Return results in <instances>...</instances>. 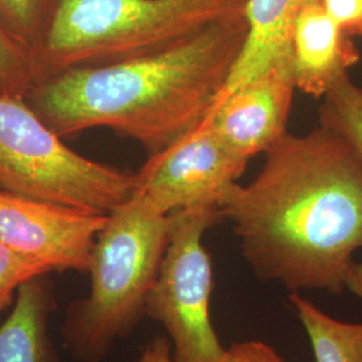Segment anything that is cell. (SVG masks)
Here are the masks:
<instances>
[{"label": "cell", "instance_id": "obj_8", "mask_svg": "<svg viewBox=\"0 0 362 362\" xmlns=\"http://www.w3.org/2000/svg\"><path fill=\"white\" fill-rule=\"evenodd\" d=\"M107 215L0 189V242L49 272H89Z\"/></svg>", "mask_w": 362, "mask_h": 362}, {"label": "cell", "instance_id": "obj_3", "mask_svg": "<svg viewBox=\"0 0 362 362\" xmlns=\"http://www.w3.org/2000/svg\"><path fill=\"white\" fill-rule=\"evenodd\" d=\"M246 3L57 0L46 33L33 52L39 83L66 70L109 65L165 50L206 27L245 13Z\"/></svg>", "mask_w": 362, "mask_h": 362}, {"label": "cell", "instance_id": "obj_4", "mask_svg": "<svg viewBox=\"0 0 362 362\" xmlns=\"http://www.w3.org/2000/svg\"><path fill=\"white\" fill-rule=\"evenodd\" d=\"M168 231L169 215L136 194L107 215L93 250L90 296L78 314L82 349L100 354L137 322L160 270Z\"/></svg>", "mask_w": 362, "mask_h": 362}, {"label": "cell", "instance_id": "obj_7", "mask_svg": "<svg viewBox=\"0 0 362 362\" xmlns=\"http://www.w3.org/2000/svg\"><path fill=\"white\" fill-rule=\"evenodd\" d=\"M248 160L236 155L204 118L148 158L134 175V192L160 212L218 206L243 175Z\"/></svg>", "mask_w": 362, "mask_h": 362}, {"label": "cell", "instance_id": "obj_19", "mask_svg": "<svg viewBox=\"0 0 362 362\" xmlns=\"http://www.w3.org/2000/svg\"><path fill=\"white\" fill-rule=\"evenodd\" d=\"M216 362H285L276 350L263 341H243L224 350Z\"/></svg>", "mask_w": 362, "mask_h": 362}, {"label": "cell", "instance_id": "obj_10", "mask_svg": "<svg viewBox=\"0 0 362 362\" xmlns=\"http://www.w3.org/2000/svg\"><path fill=\"white\" fill-rule=\"evenodd\" d=\"M361 59L353 38L314 0L298 13L291 39V71L297 90L322 100Z\"/></svg>", "mask_w": 362, "mask_h": 362}, {"label": "cell", "instance_id": "obj_2", "mask_svg": "<svg viewBox=\"0 0 362 362\" xmlns=\"http://www.w3.org/2000/svg\"><path fill=\"white\" fill-rule=\"evenodd\" d=\"M246 35L245 13H238L161 52L66 70L26 100L62 139L107 128L153 155L207 115Z\"/></svg>", "mask_w": 362, "mask_h": 362}, {"label": "cell", "instance_id": "obj_9", "mask_svg": "<svg viewBox=\"0 0 362 362\" xmlns=\"http://www.w3.org/2000/svg\"><path fill=\"white\" fill-rule=\"evenodd\" d=\"M296 90L291 70L272 67L211 106L204 119L231 151L250 161L287 133Z\"/></svg>", "mask_w": 362, "mask_h": 362}, {"label": "cell", "instance_id": "obj_5", "mask_svg": "<svg viewBox=\"0 0 362 362\" xmlns=\"http://www.w3.org/2000/svg\"><path fill=\"white\" fill-rule=\"evenodd\" d=\"M0 189L107 215L133 196L134 175L74 152L26 98L0 94Z\"/></svg>", "mask_w": 362, "mask_h": 362}, {"label": "cell", "instance_id": "obj_6", "mask_svg": "<svg viewBox=\"0 0 362 362\" xmlns=\"http://www.w3.org/2000/svg\"><path fill=\"white\" fill-rule=\"evenodd\" d=\"M223 220L218 206L169 214L168 242L145 313L165 327L173 362H216L224 353L211 324L212 263L203 238Z\"/></svg>", "mask_w": 362, "mask_h": 362}, {"label": "cell", "instance_id": "obj_13", "mask_svg": "<svg viewBox=\"0 0 362 362\" xmlns=\"http://www.w3.org/2000/svg\"><path fill=\"white\" fill-rule=\"evenodd\" d=\"M42 313L37 286H21L13 313L0 327V362H42Z\"/></svg>", "mask_w": 362, "mask_h": 362}, {"label": "cell", "instance_id": "obj_11", "mask_svg": "<svg viewBox=\"0 0 362 362\" xmlns=\"http://www.w3.org/2000/svg\"><path fill=\"white\" fill-rule=\"evenodd\" d=\"M311 1L314 0H247L246 40L212 106L272 67L291 70L294 23L298 13Z\"/></svg>", "mask_w": 362, "mask_h": 362}, {"label": "cell", "instance_id": "obj_16", "mask_svg": "<svg viewBox=\"0 0 362 362\" xmlns=\"http://www.w3.org/2000/svg\"><path fill=\"white\" fill-rule=\"evenodd\" d=\"M52 10L50 0H0V21L34 52L49 26Z\"/></svg>", "mask_w": 362, "mask_h": 362}, {"label": "cell", "instance_id": "obj_14", "mask_svg": "<svg viewBox=\"0 0 362 362\" xmlns=\"http://www.w3.org/2000/svg\"><path fill=\"white\" fill-rule=\"evenodd\" d=\"M318 109L320 127L333 130L357 151L362 158V88L350 76L329 91Z\"/></svg>", "mask_w": 362, "mask_h": 362}, {"label": "cell", "instance_id": "obj_21", "mask_svg": "<svg viewBox=\"0 0 362 362\" xmlns=\"http://www.w3.org/2000/svg\"><path fill=\"white\" fill-rule=\"evenodd\" d=\"M346 290L362 299V263H354L348 279Z\"/></svg>", "mask_w": 362, "mask_h": 362}, {"label": "cell", "instance_id": "obj_20", "mask_svg": "<svg viewBox=\"0 0 362 362\" xmlns=\"http://www.w3.org/2000/svg\"><path fill=\"white\" fill-rule=\"evenodd\" d=\"M139 362H173L170 344L165 338H156L144 350Z\"/></svg>", "mask_w": 362, "mask_h": 362}, {"label": "cell", "instance_id": "obj_17", "mask_svg": "<svg viewBox=\"0 0 362 362\" xmlns=\"http://www.w3.org/2000/svg\"><path fill=\"white\" fill-rule=\"evenodd\" d=\"M46 272L49 270L42 264L19 255L0 242V311L11 300L15 288Z\"/></svg>", "mask_w": 362, "mask_h": 362}, {"label": "cell", "instance_id": "obj_12", "mask_svg": "<svg viewBox=\"0 0 362 362\" xmlns=\"http://www.w3.org/2000/svg\"><path fill=\"white\" fill-rule=\"evenodd\" d=\"M288 298L309 336L315 362H362V322L336 320L298 293Z\"/></svg>", "mask_w": 362, "mask_h": 362}, {"label": "cell", "instance_id": "obj_1", "mask_svg": "<svg viewBox=\"0 0 362 362\" xmlns=\"http://www.w3.org/2000/svg\"><path fill=\"white\" fill-rule=\"evenodd\" d=\"M258 175L220 199L242 255L260 281L291 293L341 294L362 250V158L318 127L264 152Z\"/></svg>", "mask_w": 362, "mask_h": 362}, {"label": "cell", "instance_id": "obj_18", "mask_svg": "<svg viewBox=\"0 0 362 362\" xmlns=\"http://www.w3.org/2000/svg\"><path fill=\"white\" fill-rule=\"evenodd\" d=\"M322 4L344 34L362 37V0H322Z\"/></svg>", "mask_w": 362, "mask_h": 362}, {"label": "cell", "instance_id": "obj_15", "mask_svg": "<svg viewBox=\"0 0 362 362\" xmlns=\"http://www.w3.org/2000/svg\"><path fill=\"white\" fill-rule=\"evenodd\" d=\"M38 83L33 52L0 21V94L27 98Z\"/></svg>", "mask_w": 362, "mask_h": 362}]
</instances>
